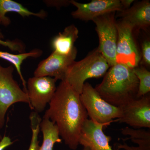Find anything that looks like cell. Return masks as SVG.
Wrapping results in <instances>:
<instances>
[{"label":"cell","instance_id":"obj_1","mask_svg":"<svg viewBox=\"0 0 150 150\" xmlns=\"http://www.w3.org/2000/svg\"><path fill=\"white\" fill-rule=\"evenodd\" d=\"M49 104L43 118L54 123L62 140L71 149L76 150L79 145L82 126L88 118L80 95L66 81H61Z\"/></svg>","mask_w":150,"mask_h":150},{"label":"cell","instance_id":"obj_2","mask_svg":"<svg viewBox=\"0 0 150 150\" xmlns=\"http://www.w3.org/2000/svg\"><path fill=\"white\" fill-rule=\"evenodd\" d=\"M139 85L133 69L116 64L110 67L95 88L106 102L121 107L137 98Z\"/></svg>","mask_w":150,"mask_h":150},{"label":"cell","instance_id":"obj_3","mask_svg":"<svg viewBox=\"0 0 150 150\" xmlns=\"http://www.w3.org/2000/svg\"><path fill=\"white\" fill-rule=\"evenodd\" d=\"M109 68L107 61L96 48L81 61H75L68 69L64 81L80 95L86 80L101 77Z\"/></svg>","mask_w":150,"mask_h":150},{"label":"cell","instance_id":"obj_4","mask_svg":"<svg viewBox=\"0 0 150 150\" xmlns=\"http://www.w3.org/2000/svg\"><path fill=\"white\" fill-rule=\"evenodd\" d=\"M80 98L91 120L99 123L117 122L122 116L121 108L110 104L101 98L91 84L83 85Z\"/></svg>","mask_w":150,"mask_h":150},{"label":"cell","instance_id":"obj_5","mask_svg":"<svg viewBox=\"0 0 150 150\" xmlns=\"http://www.w3.org/2000/svg\"><path fill=\"white\" fill-rule=\"evenodd\" d=\"M14 67H6L0 64V129L5 123V117L8 108L17 103L30 102L27 93L22 90L13 79Z\"/></svg>","mask_w":150,"mask_h":150},{"label":"cell","instance_id":"obj_6","mask_svg":"<svg viewBox=\"0 0 150 150\" xmlns=\"http://www.w3.org/2000/svg\"><path fill=\"white\" fill-rule=\"evenodd\" d=\"M99 38L98 48L110 67L116 64L115 51L118 38L115 12L105 14L93 20Z\"/></svg>","mask_w":150,"mask_h":150},{"label":"cell","instance_id":"obj_7","mask_svg":"<svg viewBox=\"0 0 150 150\" xmlns=\"http://www.w3.org/2000/svg\"><path fill=\"white\" fill-rule=\"evenodd\" d=\"M117 27L116 63L134 69L139 66L141 57L133 36L134 28L128 22L121 19L117 21Z\"/></svg>","mask_w":150,"mask_h":150},{"label":"cell","instance_id":"obj_8","mask_svg":"<svg viewBox=\"0 0 150 150\" xmlns=\"http://www.w3.org/2000/svg\"><path fill=\"white\" fill-rule=\"evenodd\" d=\"M57 80L48 76H33L26 82L30 108L37 113L44 111L53 98L57 87Z\"/></svg>","mask_w":150,"mask_h":150},{"label":"cell","instance_id":"obj_9","mask_svg":"<svg viewBox=\"0 0 150 150\" xmlns=\"http://www.w3.org/2000/svg\"><path fill=\"white\" fill-rule=\"evenodd\" d=\"M121 118L116 119L119 123H126L134 129H150V96L133 100L122 107Z\"/></svg>","mask_w":150,"mask_h":150},{"label":"cell","instance_id":"obj_10","mask_svg":"<svg viewBox=\"0 0 150 150\" xmlns=\"http://www.w3.org/2000/svg\"><path fill=\"white\" fill-rule=\"evenodd\" d=\"M71 4L76 8L72 12V16L83 21H93L105 14L123 10L120 0H92L86 4L71 0Z\"/></svg>","mask_w":150,"mask_h":150},{"label":"cell","instance_id":"obj_11","mask_svg":"<svg viewBox=\"0 0 150 150\" xmlns=\"http://www.w3.org/2000/svg\"><path fill=\"white\" fill-rule=\"evenodd\" d=\"M77 52L76 48L71 54L65 56L53 51L38 64L34 72V76L50 77L64 81L69 67L75 61Z\"/></svg>","mask_w":150,"mask_h":150},{"label":"cell","instance_id":"obj_12","mask_svg":"<svg viewBox=\"0 0 150 150\" xmlns=\"http://www.w3.org/2000/svg\"><path fill=\"white\" fill-rule=\"evenodd\" d=\"M110 123H97L88 118L82 126L79 144L91 150H114L110 145L111 137L103 131L104 127Z\"/></svg>","mask_w":150,"mask_h":150},{"label":"cell","instance_id":"obj_13","mask_svg":"<svg viewBox=\"0 0 150 150\" xmlns=\"http://www.w3.org/2000/svg\"><path fill=\"white\" fill-rule=\"evenodd\" d=\"M117 16L128 22L135 28L146 30L150 25V2H137L127 9L119 12Z\"/></svg>","mask_w":150,"mask_h":150},{"label":"cell","instance_id":"obj_14","mask_svg":"<svg viewBox=\"0 0 150 150\" xmlns=\"http://www.w3.org/2000/svg\"><path fill=\"white\" fill-rule=\"evenodd\" d=\"M121 132L123 135L129 137L123 139V144H117L118 149L150 150V131L126 127L121 129Z\"/></svg>","mask_w":150,"mask_h":150},{"label":"cell","instance_id":"obj_15","mask_svg":"<svg viewBox=\"0 0 150 150\" xmlns=\"http://www.w3.org/2000/svg\"><path fill=\"white\" fill-rule=\"evenodd\" d=\"M79 30L74 25L65 28L63 32L59 33L51 40L53 51L65 56L71 54L76 49L74 43L79 38Z\"/></svg>","mask_w":150,"mask_h":150},{"label":"cell","instance_id":"obj_16","mask_svg":"<svg viewBox=\"0 0 150 150\" xmlns=\"http://www.w3.org/2000/svg\"><path fill=\"white\" fill-rule=\"evenodd\" d=\"M10 12L18 13L23 17L34 16L44 19L47 16V12L43 10H41L38 13H33L21 4L15 1L0 0V24L6 27L11 24L10 18L6 16Z\"/></svg>","mask_w":150,"mask_h":150},{"label":"cell","instance_id":"obj_17","mask_svg":"<svg viewBox=\"0 0 150 150\" xmlns=\"http://www.w3.org/2000/svg\"><path fill=\"white\" fill-rule=\"evenodd\" d=\"M42 54L43 51L38 48H35L28 53L25 52L18 54H11L8 52L0 51V59L9 62L16 69L23 86V90L26 93H27L26 81L22 74L21 65L24 61L28 58H33L36 59L41 56Z\"/></svg>","mask_w":150,"mask_h":150},{"label":"cell","instance_id":"obj_18","mask_svg":"<svg viewBox=\"0 0 150 150\" xmlns=\"http://www.w3.org/2000/svg\"><path fill=\"white\" fill-rule=\"evenodd\" d=\"M39 126L43 135V143L39 150H53L55 144L61 143L62 141L57 126L45 118L41 120Z\"/></svg>","mask_w":150,"mask_h":150},{"label":"cell","instance_id":"obj_19","mask_svg":"<svg viewBox=\"0 0 150 150\" xmlns=\"http://www.w3.org/2000/svg\"><path fill=\"white\" fill-rule=\"evenodd\" d=\"M134 73L139 80V85L137 98L149 93L150 91V72L144 66H141L133 69Z\"/></svg>","mask_w":150,"mask_h":150},{"label":"cell","instance_id":"obj_20","mask_svg":"<svg viewBox=\"0 0 150 150\" xmlns=\"http://www.w3.org/2000/svg\"><path fill=\"white\" fill-rule=\"evenodd\" d=\"M0 45L7 47L11 51H17L19 54L25 52V45L23 42L18 39L4 40L0 39Z\"/></svg>","mask_w":150,"mask_h":150},{"label":"cell","instance_id":"obj_21","mask_svg":"<svg viewBox=\"0 0 150 150\" xmlns=\"http://www.w3.org/2000/svg\"><path fill=\"white\" fill-rule=\"evenodd\" d=\"M142 64L144 66L149 67L150 66V41L146 40L142 45Z\"/></svg>","mask_w":150,"mask_h":150},{"label":"cell","instance_id":"obj_22","mask_svg":"<svg viewBox=\"0 0 150 150\" xmlns=\"http://www.w3.org/2000/svg\"><path fill=\"white\" fill-rule=\"evenodd\" d=\"M71 0H48L44 1V2L48 6L55 7L56 8H60L62 7L68 6L71 4Z\"/></svg>","mask_w":150,"mask_h":150},{"label":"cell","instance_id":"obj_23","mask_svg":"<svg viewBox=\"0 0 150 150\" xmlns=\"http://www.w3.org/2000/svg\"><path fill=\"white\" fill-rule=\"evenodd\" d=\"M13 144L9 137L4 136L0 141V150H4Z\"/></svg>","mask_w":150,"mask_h":150},{"label":"cell","instance_id":"obj_24","mask_svg":"<svg viewBox=\"0 0 150 150\" xmlns=\"http://www.w3.org/2000/svg\"><path fill=\"white\" fill-rule=\"evenodd\" d=\"M38 135L36 134H33L32 140L30 146L28 150H39L40 146H39V142L38 141Z\"/></svg>","mask_w":150,"mask_h":150},{"label":"cell","instance_id":"obj_25","mask_svg":"<svg viewBox=\"0 0 150 150\" xmlns=\"http://www.w3.org/2000/svg\"><path fill=\"white\" fill-rule=\"evenodd\" d=\"M120 1H121V6L123 7V10L129 8L131 6L132 3L135 1L134 0H120Z\"/></svg>","mask_w":150,"mask_h":150},{"label":"cell","instance_id":"obj_26","mask_svg":"<svg viewBox=\"0 0 150 150\" xmlns=\"http://www.w3.org/2000/svg\"><path fill=\"white\" fill-rule=\"evenodd\" d=\"M4 38V35H3L2 33L1 32L0 30V39H3Z\"/></svg>","mask_w":150,"mask_h":150},{"label":"cell","instance_id":"obj_27","mask_svg":"<svg viewBox=\"0 0 150 150\" xmlns=\"http://www.w3.org/2000/svg\"><path fill=\"white\" fill-rule=\"evenodd\" d=\"M83 150H91L89 148L86 147H84Z\"/></svg>","mask_w":150,"mask_h":150},{"label":"cell","instance_id":"obj_28","mask_svg":"<svg viewBox=\"0 0 150 150\" xmlns=\"http://www.w3.org/2000/svg\"><path fill=\"white\" fill-rule=\"evenodd\" d=\"M3 137H2L1 134H0V141L2 139Z\"/></svg>","mask_w":150,"mask_h":150}]
</instances>
